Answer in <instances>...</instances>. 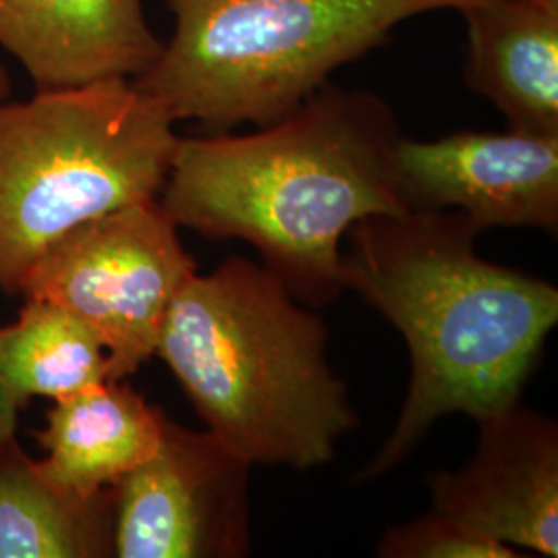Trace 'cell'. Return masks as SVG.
Masks as SVG:
<instances>
[{
    "label": "cell",
    "mask_w": 558,
    "mask_h": 558,
    "mask_svg": "<svg viewBox=\"0 0 558 558\" xmlns=\"http://www.w3.org/2000/svg\"><path fill=\"white\" fill-rule=\"evenodd\" d=\"M20 405L11 398L2 375H0V440L17 437V422H20Z\"/></svg>",
    "instance_id": "16"
},
{
    "label": "cell",
    "mask_w": 558,
    "mask_h": 558,
    "mask_svg": "<svg viewBox=\"0 0 558 558\" xmlns=\"http://www.w3.org/2000/svg\"><path fill=\"white\" fill-rule=\"evenodd\" d=\"M174 124L133 80L0 100V288L17 294L29 267L81 223L158 199Z\"/></svg>",
    "instance_id": "5"
},
{
    "label": "cell",
    "mask_w": 558,
    "mask_h": 558,
    "mask_svg": "<svg viewBox=\"0 0 558 558\" xmlns=\"http://www.w3.org/2000/svg\"><path fill=\"white\" fill-rule=\"evenodd\" d=\"M166 414L124 380H104L46 414L36 439L46 456L41 476L75 497H94L119 484L158 449Z\"/></svg>",
    "instance_id": "12"
},
{
    "label": "cell",
    "mask_w": 558,
    "mask_h": 558,
    "mask_svg": "<svg viewBox=\"0 0 558 558\" xmlns=\"http://www.w3.org/2000/svg\"><path fill=\"white\" fill-rule=\"evenodd\" d=\"M174 34L133 83L211 133L286 117L424 13L482 0H166Z\"/></svg>",
    "instance_id": "4"
},
{
    "label": "cell",
    "mask_w": 558,
    "mask_h": 558,
    "mask_svg": "<svg viewBox=\"0 0 558 558\" xmlns=\"http://www.w3.org/2000/svg\"><path fill=\"white\" fill-rule=\"evenodd\" d=\"M399 197L408 211H459L480 232L538 228L558 234V135L507 129L401 137Z\"/></svg>",
    "instance_id": "8"
},
{
    "label": "cell",
    "mask_w": 558,
    "mask_h": 558,
    "mask_svg": "<svg viewBox=\"0 0 558 558\" xmlns=\"http://www.w3.org/2000/svg\"><path fill=\"white\" fill-rule=\"evenodd\" d=\"M160 201L120 207L54 242L21 279L23 299L48 300L83 320L124 380L156 356L166 315L197 263Z\"/></svg>",
    "instance_id": "6"
},
{
    "label": "cell",
    "mask_w": 558,
    "mask_h": 558,
    "mask_svg": "<svg viewBox=\"0 0 558 558\" xmlns=\"http://www.w3.org/2000/svg\"><path fill=\"white\" fill-rule=\"evenodd\" d=\"M251 470L214 433L166 416L156 453L112 486L114 557H248Z\"/></svg>",
    "instance_id": "7"
},
{
    "label": "cell",
    "mask_w": 558,
    "mask_h": 558,
    "mask_svg": "<svg viewBox=\"0 0 558 558\" xmlns=\"http://www.w3.org/2000/svg\"><path fill=\"white\" fill-rule=\"evenodd\" d=\"M458 13L468 87L509 129L558 135V0H482Z\"/></svg>",
    "instance_id": "11"
},
{
    "label": "cell",
    "mask_w": 558,
    "mask_h": 558,
    "mask_svg": "<svg viewBox=\"0 0 558 558\" xmlns=\"http://www.w3.org/2000/svg\"><path fill=\"white\" fill-rule=\"evenodd\" d=\"M380 558H521L523 553L499 539L430 509L380 536Z\"/></svg>",
    "instance_id": "15"
},
{
    "label": "cell",
    "mask_w": 558,
    "mask_h": 558,
    "mask_svg": "<svg viewBox=\"0 0 558 558\" xmlns=\"http://www.w3.org/2000/svg\"><path fill=\"white\" fill-rule=\"evenodd\" d=\"M13 94V83L11 75L7 73V69L0 64V100H9Z\"/></svg>",
    "instance_id": "17"
},
{
    "label": "cell",
    "mask_w": 558,
    "mask_h": 558,
    "mask_svg": "<svg viewBox=\"0 0 558 558\" xmlns=\"http://www.w3.org/2000/svg\"><path fill=\"white\" fill-rule=\"evenodd\" d=\"M160 356L207 430L255 465L313 470L360 424L327 360V329L260 263L230 257L189 279Z\"/></svg>",
    "instance_id": "3"
},
{
    "label": "cell",
    "mask_w": 558,
    "mask_h": 558,
    "mask_svg": "<svg viewBox=\"0 0 558 558\" xmlns=\"http://www.w3.org/2000/svg\"><path fill=\"white\" fill-rule=\"evenodd\" d=\"M478 234L459 211H408L364 218L343 236V290L398 329L412 362L398 420L354 482L398 470L449 414L478 422L519 403L557 327L558 290L482 259Z\"/></svg>",
    "instance_id": "2"
},
{
    "label": "cell",
    "mask_w": 558,
    "mask_h": 558,
    "mask_svg": "<svg viewBox=\"0 0 558 558\" xmlns=\"http://www.w3.org/2000/svg\"><path fill=\"white\" fill-rule=\"evenodd\" d=\"M476 424L472 459L426 476L433 509L515 550L557 558V422L515 403Z\"/></svg>",
    "instance_id": "9"
},
{
    "label": "cell",
    "mask_w": 558,
    "mask_h": 558,
    "mask_svg": "<svg viewBox=\"0 0 558 558\" xmlns=\"http://www.w3.org/2000/svg\"><path fill=\"white\" fill-rule=\"evenodd\" d=\"M0 48L36 89L135 80L160 57L143 0H0Z\"/></svg>",
    "instance_id": "10"
},
{
    "label": "cell",
    "mask_w": 558,
    "mask_h": 558,
    "mask_svg": "<svg viewBox=\"0 0 558 558\" xmlns=\"http://www.w3.org/2000/svg\"><path fill=\"white\" fill-rule=\"evenodd\" d=\"M23 300L17 320L0 327V375L20 408L110 380L108 352L83 320L54 302Z\"/></svg>",
    "instance_id": "14"
},
{
    "label": "cell",
    "mask_w": 558,
    "mask_h": 558,
    "mask_svg": "<svg viewBox=\"0 0 558 558\" xmlns=\"http://www.w3.org/2000/svg\"><path fill=\"white\" fill-rule=\"evenodd\" d=\"M396 112L366 89L325 83L255 133L180 137L161 186L166 214L205 239L259 253L302 304L341 296V242L356 221L408 214Z\"/></svg>",
    "instance_id": "1"
},
{
    "label": "cell",
    "mask_w": 558,
    "mask_h": 558,
    "mask_svg": "<svg viewBox=\"0 0 558 558\" xmlns=\"http://www.w3.org/2000/svg\"><path fill=\"white\" fill-rule=\"evenodd\" d=\"M114 557V493L75 497L41 476L17 437L0 440V558Z\"/></svg>",
    "instance_id": "13"
}]
</instances>
